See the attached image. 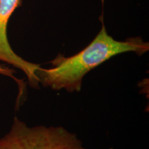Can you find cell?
<instances>
[{
  "label": "cell",
  "mask_w": 149,
  "mask_h": 149,
  "mask_svg": "<svg viewBox=\"0 0 149 149\" xmlns=\"http://www.w3.org/2000/svg\"><path fill=\"white\" fill-rule=\"evenodd\" d=\"M0 149H88L76 134L61 126L29 127L15 117L10 131L0 138Z\"/></svg>",
  "instance_id": "obj_2"
},
{
  "label": "cell",
  "mask_w": 149,
  "mask_h": 149,
  "mask_svg": "<svg viewBox=\"0 0 149 149\" xmlns=\"http://www.w3.org/2000/svg\"><path fill=\"white\" fill-rule=\"evenodd\" d=\"M20 0H0V61L12 65L26 74L29 84L35 88H39L36 70L40 64L29 62L15 53L9 44L7 27L11 15L18 6Z\"/></svg>",
  "instance_id": "obj_3"
},
{
  "label": "cell",
  "mask_w": 149,
  "mask_h": 149,
  "mask_svg": "<svg viewBox=\"0 0 149 149\" xmlns=\"http://www.w3.org/2000/svg\"><path fill=\"white\" fill-rule=\"evenodd\" d=\"M13 72H14L13 70L10 69V68H6V67H3L2 66H0V74H3V75L8 76V77L13 78V79L17 81V83L18 84L19 88V89H20L19 94H21L22 92V84H20L19 80L17 79L16 78L13 76Z\"/></svg>",
  "instance_id": "obj_4"
},
{
  "label": "cell",
  "mask_w": 149,
  "mask_h": 149,
  "mask_svg": "<svg viewBox=\"0 0 149 149\" xmlns=\"http://www.w3.org/2000/svg\"><path fill=\"white\" fill-rule=\"evenodd\" d=\"M102 2H104V0H102Z\"/></svg>",
  "instance_id": "obj_5"
},
{
  "label": "cell",
  "mask_w": 149,
  "mask_h": 149,
  "mask_svg": "<svg viewBox=\"0 0 149 149\" xmlns=\"http://www.w3.org/2000/svg\"><path fill=\"white\" fill-rule=\"evenodd\" d=\"M148 50V43L139 37L124 41L115 40L107 33L102 23L100 31L86 47L70 57L57 55L50 62L53 65L51 68L39 67L36 75L40 84L53 90L79 92L84 77L106 61L128 52L142 55Z\"/></svg>",
  "instance_id": "obj_1"
}]
</instances>
